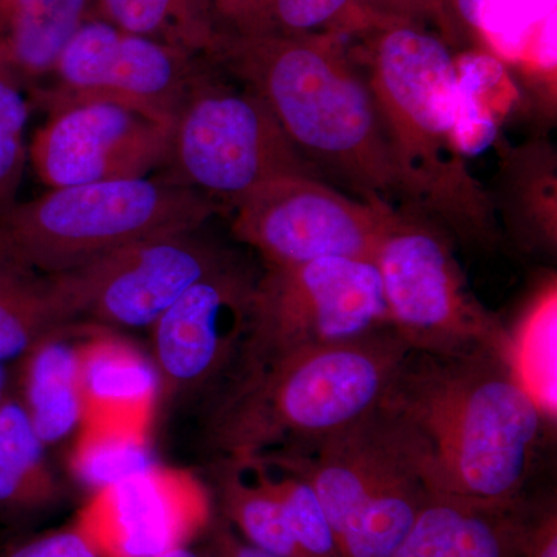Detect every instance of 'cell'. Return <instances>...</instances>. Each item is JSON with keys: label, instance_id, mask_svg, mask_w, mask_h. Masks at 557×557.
<instances>
[{"label": "cell", "instance_id": "obj_20", "mask_svg": "<svg viewBox=\"0 0 557 557\" xmlns=\"http://www.w3.org/2000/svg\"><path fill=\"white\" fill-rule=\"evenodd\" d=\"M64 487L50 467L47 446L13 392L0 399V518L30 520L58 507Z\"/></svg>", "mask_w": 557, "mask_h": 557}, {"label": "cell", "instance_id": "obj_11", "mask_svg": "<svg viewBox=\"0 0 557 557\" xmlns=\"http://www.w3.org/2000/svg\"><path fill=\"white\" fill-rule=\"evenodd\" d=\"M234 239L255 249L265 269L313 260H375L395 208L348 196L311 175L271 180L233 209Z\"/></svg>", "mask_w": 557, "mask_h": 557}, {"label": "cell", "instance_id": "obj_28", "mask_svg": "<svg viewBox=\"0 0 557 557\" xmlns=\"http://www.w3.org/2000/svg\"><path fill=\"white\" fill-rule=\"evenodd\" d=\"M355 0H267L274 28L285 35L309 36L321 28L346 27L348 17L361 20Z\"/></svg>", "mask_w": 557, "mask_h": 557}, {"label": "cell", "instance_id": "obj_3", "mask_svg": "<svg viewBox=\"0 0 557 557\" xmlns=\"http://www.w3.org/2000/svg\"><path fill=\"white\" fill-rule=\"evenodd\" d=\"M364 75L416 211L463 240L491 244L494 205L458 146V69L448 46L391 25L373 42Z\"/></svg>", "mask_w": 557, "mask_h": 557}, {"label": "cell", "instance_id": "obj_26", "mask_svg": "<svg viewBox=\"0 0 557 557\" xmlns=\"http://www.w3.org/2000/svg\"><path fill=\"white\" fill-rule=\"evenodd\" d=\"M265 469L293 539L304 557H343L335 531L309 480L273 456H255Z\"/></svg>", "mask_w": 557, "mask_h": 557}, {"label": "cell", "instance_id": "obj_6", "mask_svg": "<svg viewBox=\"0 0 557 557\" xmlns=\"http://www.w3.org/2000/svg\"><path fill=\"white\" fill-rule=\"evenodd\" d=\"M317 491L343 557H392L434 494L416 446L383 408L332 437L260 454Z\"/></svg>", "mask_w": 557, "mask_h": 557}, {"label": "cell", "instance_id": "obj_22", "mask_svg": "<svg viewBox=\"0 0 557 557\" xmlns=\"http://www.w3.org/2000/svg\"><path fill=\"white\" fill-rule=\"evenodd\" d=\"M97 17L214 64L225 32L211 0H95Z\"/></svg>", "mask_w": 557, "mask_h": 557}, {"label": "cell", "instance_id": "obj_23", "mask_svg": "<svg viewBox=\"0 0 557 557\" xmlns=\"http://www.w3.org/2000/svg\"><path fill=\"white\" fill-rule=\"evenodd\" d=\"M460 20L500 57L556 65L557 0H453Z\"/></svg>", "mask_w": 557, "mask_h": 557}, {"label": "cell", "instance_id": "obj_14", "mask_svg": "<svg viewBox=\"0 0 557 557\" xmlns=\"http://www.w3.org/2000/svg\"><path fill=\"white\" fill-rule=\"evenodd\" d=\"M258 276L236 259L186 289L152 325L160 398L190 397L236 364Z\"/></svg>", "mask_w": 557, "mask_h": 557}, {"label": "cell", "instance_id": "obj_31", "mask_svg": "<svg viewBox=\"0 0 557 557\" xmlns=\"http://www.w3.org/2000/svg\"><path fill=\"white\" fill-rule=\"evenodd\" d=\"M205 542H207L211 557H282L252 547L233 530V527L218 511H214L207 533H205Z\"/></svg>", "mask_w": 557, "mask_h": 557}, {"label": "cell", "instance_id": "obj_1", "mask_svg": "<svg viewBox=\"0 0 557 557\" xmlns=\"http://www.w3.org/2000/svg\"><path fill=\"white\" fill-rule=\"evenodd\" d=\"M381 408L416 446L434 493L512 504L527 496L552 420L511 351H410Z\"/></svg>", "mask_w": 557, "mask_h": 557}, {"label": "cell", "instance_id": "obj_2", "mask_svg": "<svg viewBox=\"0 0 557 557\" xmlns=\"http://www.w3.org/2000/svg\"><path fill=\"white\" fill-rule=\"evenodd\" d=\"M214 65L262 98L319 177L416 211L368 78L339 51L310 36L226 33Z\"/></svg>", "mask_w": 557, "mask_h": 557}, {"label": "cell", "instance_id": "obj_25", "mask_svg": "<svg viewBox=\"0 0 557 557\" xmlns=\"http://www.w3.org/2000/svg\"><path fill=\"white\" fill-rule=\"evenodd\" d=\"M153 465L150 429L113 421H83L73 435L70 472L90 494Z\"/></svg>", "mask_w": 557, "mask_h": 557}, {"label": "cell", "instance_id": "obj_33", "mask_svg": "<svg viewBox=\"0 0 557 557\" xmlns=\"http://www.w3.org/2000/svg\"><path fill=\"white\" fill-rule=\"evenodd\" d=\"M359 2H368L372 7H387V9H391V11L399 10L398 0H359Z\"/></svg>", "mask_w": 557, "mask_h": 557}, {"label": "cell", "instance_id": "obj_18", "mask_svg": "<svg viewBox=\"0 0 557 557\" xmlns=\"http://www.w3.org/2000/svg\"><path fill=\"white\" fill-rule=\"evenodd\" d=\"M83 421L152 428L160 380L152 359L115 330L98 325L81 357Z\"/></svg>", "mask_w": 557, "mask_h": 557}, {"label": "cell", "instance_id": "obj_16", "mask_svg": "<svg viewBox=\"0 0 557 557\" xmlns=\"http://www.w3.org/2000/svg\"><path fill=\"white\" fill-rule=\"evenodd\" d=\"M97 329L91 322L62 324L17 359L14 395L47 448L73 437L83 423L81 357Z\"/></svg>", "mask_w": 557, "mask_h": 557}, {"label": "cell", "instance_id": "obj_5", "mask_svg": "<svg viewBox=\"0 0 557 557\" xmlns=\"http://www.w3.org/2000/svg\"><path fill=\"white\" fill-rule=\"evenodd\" d=\"M220 209L174 177L50 189L0 212V259L57 276L138 240L200 230Z\"/></svg>", "mask_w": 557, "mask_h": 557}, {"label": "cell", "instance_id": "obj_10", "mask_svg": "<svg viewBox=\"0 0 557 557\" xmlns=\"http://www.w3.org/2000/svg\"><path fill=\"white\" fill-rule=\"evenodd\" d=\"M212 65L188 51L91 17L69 40L30 97L47 113L81 102H113L174 126L186 95Z\"/></svg>", "mask_w": 557, "mask_h": 557}, {"label": "cell", "instance_id": "obj_35", "mask_svg": "<svg viewBox=\"0 0 557 557\" xmlns=\"http://www.w3.org/2000/svg\"><path fill=\"white\" fill-rule=\"evenodd\" d=\"M9 391V375H7L5 366L0 364V399Z\"/></svg>", "mask_w": 557, "mask_h": 557}, {"label": "cell", "instance_id": "obj_24", "mask_svg": "<svg viewBox=\"0 0 557 557\" xmlns=\"http://www.w3.org/2000/svg\"><path fill=\"white\" fill-rule=\"evenodd\" d=\"M69 322L75 321L53 276L0 259V364L17 361Z\"/></svg>", "mask_w": 557, "mask_h": 557}, {"label": "cell", "instance_id": "obj_30", "mask_svg": "<svg viewBox=\"0 0 557 557\" xmlns=\"http://www.w3.org/2000/svg\"><path fill=\"white\" fill-rule=\"evenodd\" d=\"M0 557H100L78 528L69 525L61 530L39 534L2 553Z\"/></svg>", "mask_w": 557, "mask_h": 557}, {"label": "cell", "instance_id": "obj_19", "mask_svg": "<svg viewBox=\"0 0 557 557\" xmlns=\"http://www.w3.org/2000/svg\"><path fill=\"white\" fill-rule=\"evenodd\" d=\"M91 17L95 0H0V75L35 89Z\"/></svg>", "mask_w": 557, "mask_h": 557}, {"label": "cell", "instance_id": "obj_9", "mask_svg": "<svg viewBox=\"0 0 557 557\" xmlns=\"http://www.w3.org/2000/svg\"><path fill=\"white\" fill-rule=\"evenodd\" d=\"M387 329L383 285L370 260L329 258L265 269L256 281L236 375Z\"/></svg>", "mask_w": 557, "mask_h": 557}, {"label": "cell", "instance_id": "obj_27", "mask_svg": "<svg viewBox=\"0 0 557 557\" xmlns=\"http://www.w3.org/2000/svg\"><path fill=\"white\" fill-rule=\"evenodd\" d=\"M28 116L25 91L0 75V212L17 201L28 161Z\"/></svg>", "mask_w": 557, "mask_h": 557}, {"label": "cell", "instance_id": "obj_21", "mask_svg": "<svg viewBox=\"0 0 557 557\" xmlns=\"http://www.w3.org/2000/svg\"><path fill=\"white\" fill-rule=\"evenodd\" d=\"M214 487L215 511L244 541L273 555L304 557L265 469L255 457H220Z\"/></svg>", "mask_w": 557, "mask_h": 557}, {"label": "cell", "instance_id": "obj_15", "mask_svg": "<svg viewBox=\"0 0 557 557\" xmlns=\"http://www.w3.org/2000/svg\"><path fill=\"white\" fill-rule=\"evenodd\" d=\"M214 511L193 472L156 463L91 493L73 525L100 557H157L205 536Z\"/></svg>", "mask_w": 557, "mask_h": 557}, {"label": "cell", "instance_id": "obj_12", "mask_svg": "<svg viewBox=\"0 0 557 557\" xmlns=\"http://www.w3.org/2000/svg\"><path fill=\"white\" fill-rule=\"evenodd\" d=\"M200 230L138 240L57 274L70 317L113 330L152 327L186 289L234 260Z\"/></svg>", "mask_w": 557, "mask_h": 557}, {"label": "cell", "instance_id": "obj_32", "mask_svg": "<svg viewBox=\"0 0 557 557\" xmlns=\"http://www.w3.org/2000/svg\"><path fill=\"white\" fill-rule=\"evenodd\" d=\"M157 557H211V555H209L207 542L201 545H196V542H193V544L183 545V547L171 549V552Z\"/></svg>", "mask_w": 557, "mask_h": 557}, {"label": "cell", "instance_id": "obj_7", "mask_svg": "<svg viewBox=\"0 0 557 557\" xmlns=\"http://www.w3.org/2000/svg\"><path fill=\"white\" fill-rule=\"evenodd\" d=\"M392 329L416 354L511 351V333L469 288L446 230L395 209L375 260Z\"/></svg>", "mask_w": 557, "mask_h": 557}, {"label": "cell", "instance_id": "obj_8", "mask_svg": "<svg viewBox=\"0 0 557 557\" xmlns=\"http://www.w3.org/2000/svg\"><path fill=\"white\" fill-rule=\"evenodd\" d=\"M215 70L212 65L194 84L175 116L174 178L220 208L233 209L271 180L319 177L262 98L239 81L220 79Z\"/></svg>", "mask_w": 557, "mask_h": 557}, {"label": "cell", "instance_id": "obj_29", "mask_svg": "<svg viewBox=\"0 0 557 557\" xmlns=\"http://www.w3.org/2000/svg\"><path fill=\"white\" fill-rule=\"evenodd\" d=\"M522 557H557L556 497L530 496L522 502Z\"/></svg>", "mask_w": 557, "mask_h": 557}, {"label": "cell", "instance_id": "obj_13", "mask_svg": "<svg viewBox=\"0 0 557 557\" xmlns=\"http://www.w3.org/2000/svg\"><path fill=\"white\" fill-rule=\"evenodd\" d=\"M172 126L137 110L91 101L49 113L28 160L49 189L145 178L170 163Z\"/></svg>", "mask_w": 557, "mask_h": 557}, {"label": "cell", "instance_id": "obj_4", "mask_svg": "<svg viewBox=\"0 0 557 557\" xmlns=\"http://www.w3.org/2000/svg\"><path fill=\"white\" fill-rule=\"evenodd\" d=\"M409 354L387 329L240 373L212 417V446L252 457L332 437L380 408Z\"/></svg>", "mask_w": 557, "mask_h": 557}, {"label": "cell", "instance_id": "obj_34", "mask_svg": "<svg viewBox=\"0 0 557 557\" xmlns=\"http://www.w3.org/2000/svg\"><path fill=\"white\" fill-rule=\"evenodd\" d=\"M399 10L405 11L406 9L416 10V5H431L432 0H398Z\"/></svg>", "mask_w": 557, "mask_h": 557}, {"label": "cell", "instance_id": "obj_17", "mask_svg": "<svg viewBox=\"0 0 557 557\" xmlns=\"http://www.w3.org/2000/svg\"><path fill=\"white\" fill-rule=\"evenodd\" d=\"M522 502L434 493L392 557H522Z\"/></svg>", "mask_w": 557, "mask_h": 557}]
</instances>
